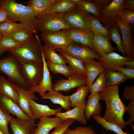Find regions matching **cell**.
<instances>
[{"instance_id":"cell-56","label":"cell","mask_w":134,"mask_h":134,"mask_svg":"<svg viewBox=\"0 0 134 134\" xmlns=\"http://www.w3.org/2000/svg\"><path fill=\"white\" fill-rule=\"evenodd\" d=\"M1 0H0V9L1 8Z\"/></svg>"},{"instance_id":"cell-31","label":"cell","mask_w":134,"mask_h":134,"mask_svg":"<svg viewBox=\"0 0 134 134\" xmlns=\"http://www.w3.org/2000/svg\"><path fill=\"white\" fill-rule=\"evenodd\" d=\"M45 60L47 62L61 64L66 65V61L62 55L58 53L56 50L45 45L42 47Z\"/></svg>"},{"instance_id":"cell-58","label":"cell","mask_w":134,"mask_h":134,"mask_svg":"<svg viewBox=\"0 0 134 134\" xmlns=\"http://www.w3.org/2000/svg\"><path fill=\"white\" fill-rule=\"evenodd\" d=\"M103 134H105V133H104L103 132Z\"/></svg>"},{"instance_id":"cell-38","label":"cell","mask_w":134,"mask_h":134,"mask_svg":"<svg viewBox=\"0 0 134 134\" xmlns=\"http://www.w3.org/2000/svg\"><path fill=\"white\" fill-rule=\"evenodd\" d=\"M105 71L100 74L95 80L89 88V92L94 95L100 93L107 87Z\"/></svg>"},{"instance_id":"cell-33","label":"cell","mask_w":134,"mask_h":134,"mask_svg":"<svg viewBox=\"0 0 134 134\" xmlns=\"http://www.w3.org/2000/svg\"><path fill=\"white\" fill-rule=\"evenodd\" d=\"M107 86H118L127 80L121 72L110 69L105 71Z\"/></svg>"},{"instance_id":"cell-48","label":"cell","mask_w":134,"mask_h":134,"mask_svg":"<svg viewBox=\"0 0 134 134\" xmlns=\"http://www.w3.org/2000/svg\"><path fill=\"white\" fill-rule=\"evenodd\" d=\"M116 71H119L123 73L126 76L127 79L134 78V69H131L124 67H118Z\"/></svg>"},{"instance_id":"cell-15","label":"cell","mask_w":134,"mask_h":134,"mask_svg":"<svg viewBox=\"0 0 134 134\" xmlns=\"http://www.w3.org/2000/svg\"><path fill=\"white\" fill-rule=\"evenodd\" d=\"M88 14V13L74 9L64 14V17L66 22L70 28L87 29Z\"/></svg>"},{"instance_id":"cell-41","label":"cell","mask_w":134,"mask_h":134,"mask_svg":"<svg viewBox=\"0 0 134 134\" xmlns=\"http://www.w3.org/2000/svg\"><path fill=\"white\" fill-rule=\"evenodd\" d=\"M12 117L0 104V130L4 134H10L8 125Z\"/></svg>"},{"instance_id":"cell-45","label":"cell","mask_w":134,"mask_h":134,"mask_svg":"<svg viewBox=\"0 0 134 134\" xmlns=\"http://www.w3.org/2000/svg\"><path fill=\"white\" fill-rule=\"evenodd\" d=\"M75 121L74 119H67L63 123L55 128L54 130L49 134H65L67 129Z\"/></svg>"},{"instance_id":"cell-7","label":"cell","mask_w":134,"mask_h":134,"mask_svg":"<svg viewBox=\"0 0 134 134\" xmlns=\"http://www.w3.org/2000/svg\"><path fill=\"white\" fill-rule=\"evenodd\" d=\"M41 33V38L45 45L55 50H65L73 42L62 30Z\"/></svg>"},{"instance_id":"cell-18","label":"cell","mask_w":134,"mask_h":134,"mask_svg":"<svg viewBox=\"0 0 134 134\" xmlns=\"http://www.w3.org/2000/svg\"><path fill=\"white\" fill-rule=\"evenodd\" d=\"M10 123L12 134H34L37 125L33 122L16 119L12 116Z\"/></svg>"},{"instance_id":"cell-34","label":"cell","mask_w":134,"mask_h":134,"mask_svg":"<svg viewBox=\"0 0 134 134\" xmlns=\"http://www.w3.org/2000/svg\"><path fill=\"white\" fill-rule=\"evenodd\" d=\"M75 9L81 12L92 14L99 18L100 11L94 0H84L82 3L76 5Z\"/></svg>"},{"instance_id":"cell-8","label":"cell","mask_w":134,"mask_h":134,"mask_svg":"<svg viewBox=\"0 0 134 134\" xmlns=\"http://www.w3.org/2000/svg\"><path fill=\"white\" fill-rule=\"evenodd\" d=\"M62 50L79 60L83 63L91 59H95L99 60L100 57L98 53L91 48L74 42L71 43L65 50Z\"/></svg>"},{"instance_id":"cell-12","label":"cell","mask_w":134,"mask_h":134,"mask_svg":"<svg viewBox=\"0 0 134 134\" xmlns=\"http://www.w3.org/2000/svg\"><path fill=\"white\" fill-rule=\"evenodd\" d=\"M86 76L74 73L67 79L62 78L57 80L53 85L52 89L55 91L68 92L75 88L86 85Z\"/></svg>"},{"instance_id":"cell-24","label":"cell","mask_w":134,"mask_h":134,"mask_svg":"<svg viewBox=\"0 0 134 134\" xmlns=\"http://www.w3.org/2000/svg\"><path fill=\"white\" fill-rule=\"evenodd\" d=\"M100 100V93L94 95L90 94L88 97L84 111L87 121L89 120L93 116L100 115L101 110V103L99 102Z\"/></svg>"},{"instance_id":"cell-46","label":"cell","mask_w":134,"mask_h":134,"mask_svg":"<svg viewBox=\"0 0 134 134\" xmlns=\"http://www.w3.org/2000/svg\"><path fill=\"white\" fill-rule=\"evenodd\" d=\"M126 107V111L128 112L130 117L127 121L125 122V127L132 125L134 121V100H131Z\"/></svg>"},{"instance_id":"cell-20","label":"cell","mask_w":134,"mask_h":134,"mask_svg":"<svg viewBox=\"0 0 134 134\" xmlns=\"http://www.w3.org/2000/svg\"><path fill=\"white\" fill-rule=\"evenodd\" d=\"M0 104L8 113L16 116L17 118L33 121L23 111L18 104L10 99L0 94Z\"/></svg>"},{"instance_id":"cell-17","label":"cell","mask_w":134,"mask_h":134,"mask_svg":"<svg viewBox=\"0 0 134 134\" xmlns=\"http://www.w3.org/2000/svg\"><path fill=\"white\" fill-rule=\"evenodd\" d=\"M29 107L35 120L37 119L56 115L57 113L61 112L63 108L61 107L56 109H52L47 105L38 104L32 99L30 100Z\"/></svg>"},{"instance_id":"cell-5","label":"cell","mask_w":134,"mask_h":134,"mask_svg":"<svg viewBox=\"0 0 134 134\" xmlns=\"http://www.w3.org/2000/svg\"><path fill=\"white\" fill-rule=\"evenodd\" d=\"M38 31L54 32L70 28L66 22L64 14L58 13H49L37 20Z\"/></svg>"},{"instance_id":"cell-10","label":"cell","mask_w":134,"mask_h":134,"mask_svg":"<svg viewBox=\"0 0 134 134\" xmlns=\"http://www.w3.org/2000/svg\"><path fill=\"white\" fill-rule=\"evenodd\" d=\"M124 0H113L101 9L99 18L104 27L108 28L114 23L115 17L123 9Z\"/></svg>"},{"instance_id":"cell-43","label":"cell","mask_w":134,"mask_h":134,"mask_svg":"<svg viewBox=\"0 0 134 134\" xmlns=\"http://www.w3.org/2000/svg\"><path fill=\"white\" fill-rule=\"evenodd\" d=\"M120 19L127 24L132 26L134 24V11L123 9L118 15Z\"/></svg>"},{"instance_id":"cell-1","label":"cell","mask_w":134,"mask_h":134,"mask_svg":"<svg viewBox=\"0 0 134 134\" xmlns=\"http://www.w3.org/2000/svg\"><path fill=\"white\" fill-rule=\"evenodd\" d=\"M118 91V86H107L100 93V100L105 101L106 105L102 118L108 122L117 125L122 130L125 127L123 117L126 107L120 97Z\"/></svg>"},{"instance_id":"cell-35","label":"cell","mask_w":134,"mask_h":134,"mask_svg":"<svg viewBox=\"0 0 134 134\" xmlns=\"http://www.w3.org/2000/svg\"><path fill=\"white\" fill-rule=\"evenodd\" d=\"M109 32L110 35V38L117 45L116 49L121 53L123 56L126 57V55L122 46V39L121 38L119 28L115 21L114 23L108 28Z\"/></svg>"},{"instance_id":"cell-47","label":"cell","mask_w":134,"mask_h":134,"mask_svg":"<svg viewBox=\"0 0 134 134\" xmlns=\"http://www.w3.org/2000/svg\"><path fill=\"white\" fill-rule=\"evenodd\" d=\"M123 97L127 100H134V86H126L123 92Z\"/></svg>"},{"instance_id":"cell-11","label":"cell","mask_w":134,"mask_h":134,"mask_svg":"<svg viewBox=\"0 0 134 134\" xmlns=\"http://www.w3.org/2000/svg\"><path fill=\"white\" fill-rule=\"evenodd\" d=\"M62 30L73 42L89 47L96 51L93 43V33L87 29L77 28Z\"/></svg>"},{"instance_id":"cell-6","label":"cell","mask_w":134,"mask_h":134,"mask_svg":"<svg viewBox=\"0 0 134 134\" xmlns=\"http://www.w3.org/2000/svg\"><path fill=\"white\" fill-rule=\"evenodd\" d=\"M20 63L23 76L29 85L31 87L37 85L43 76V62L31 61Z\"/></svg>"},{"instance_id":"cell-3","label":"cell","mask_w":134,"mask_h":134,"mask_svg":"<svg viewBox=\"0 0 134 134\" xmlns=\"http://www.w3.org/2000/svg\"><path fill=\"white\" fill-rule=\"evenodd\" d=\"M35 34L29 42L8 51L20 62L31 61L43 62L42 46L38 37Z\"/></svg>"},{"instance_id":"cell-57","label":"cell","mask_w":134,"mask_h":134,"mask_svg":"<svg viewBox=\"0 0 134 134\" xmlns=\"http://www.w3.org/2000/svg\"><path fill=\"white\" fill-rule=\"evenodd\" d=\"M0 134H4L0 130Z\"/></svg>"},{"instance_id":"cell-14","label":"cell","mask_w":134,"mask_h":134,"mask_svg":"<svg viewBox=\"0 0 134 134\" xmlns=\"http://www.w3.org/2000/svg\"><path fill=\"white\" fill-rule=\"evenodd\" d=\"M15 87L19 95L18 105L23 111L27 114L34 122L35 120L31 112L29 107L30 100H38V98L33 92L30 89H25L20 88L15 85Z\"/></svg>"},{"instance_id":"cell-49","label":"cell","mask_w":134,"mask_h":134,"mask_svg":"<svg viewBox=\"0 0 134 134\" xmlns=\"http://www.w3.org/2000/svg\"><path fill=\"white\" fill-rule=\"evenodd\" d=\"M112 0H94L97 6L100 10L107 6L112 1Z\"/></svg>"},{"instance_id":"cell-37","label":"cell","mask_w":134,"mask_h":134,"mask_svg":"<svg viewBox=\"0 0 134 134\" xmlns=\"http://www.w3.org/2000/svg\"><path fill=\"white\" fill-rule=\"evenodd\" d=\"M24 29L21 23H17L8 19L0 24V32L3 36L10 35L14 31Z\"/></svg>"},{"instance_id":"cell-40","label":"cell","mask_w":134,"mask_h":134,"mask_svg":"<svg viewBox=\"0 0 134 134\" xmlns=\"http://www.w3.org/2000/svg\"><path fill=\"white\" fill-rule=\"evenodd\" d=\"M34 34L33 33L24 29L14 31L12 33L10 36L16 41L23 44L30 41Z\"/></svg>"},{"instance_id":"cell-16","label":"cell","mask_w":134,"mask_h":134,"mask_svg":"<svg viewBox=\"0 0 134 134\" xmlns=\"http://www.w3.org/2000/svg\"><path fill=\"white\" fill-rule=\"evenodd\" d=\"M44 65V71L42 79L39 83L35 86L31 87L30 89L34 92L38 93L41 97H43L47 91L53 90V84L52 82V76L50 75L46 62L45 60L43 51L42 55Z\"/></svg>"},{"instance_id":"cell-27","label":"cell","mask_w":134,"mask_h":134,"mask_svg":"<svg viewBox=\"0 0 134 134\" xmlns=\"http://www.w3.org/2000/svg\"><path fill=\"white\" fill-rule=\"evenodd\" d=\"M89 92V88L85 85L78 87L77 91L69 96L70 107L74 108L78 106L84 111L87 103L86 97Z\"/></svg>"},{"instance_id":"cell-28","label":"cell","mask_w":134,"mask_h":134,"mask_svg":"<svg viewBox=\"0 0 134 134\" xmlns=\"http://www.w3.org/2000/svg\"><path fill=\"white\" fill-rule=\"evenodd\" d=\"M41 99L50 100L53 103L60 105L66 111L71 109L69 96L64 95L60 92L53 90L48 92L41 97Z\"/></svg>"},{"instance_id":"cell-52","label":"cell","mask_w":134,"mask_h":134,"mask_svg":"<svg viewBox=\"0 0 134 134\" xmlns=\"http://www.w3.org/2000/svg\"><path fill=\"white\" fill-rule=\"evenodd\" d=\"M125 66L127 68L134 69V60L127 62Z\"/></svg>"},{"instance_id":"cell-55","label":"cell","mask_w":134,"mask_h":134,"mask_svg":"<svg viewBox=\"0 0 134 134\" xmlns=\"http://www.w3.org/2000/svg\"><path fill=\"white\" fill-rule=\"evenodd\" d=\"M3 35L2 34V33L0 32V41H1L3 37Z\"/></svg>"},{"instance_id":"cell-21","label":"cell","mask_w":134,"mask_h":134,"mask_svg":"<svg viewBox=\"0 0 134 134\" xmlns=\"http://www.w3.org/2000/svg\"><path fill=\"white\" fill-rule=\"evenodd\" d=\"M110 40L100 34L94 33L93 43L96 51L100 57L114 52L116 48L113 47L110 42Z\"/></svg>"},{"instance_id":"cell-39","label":"cell","mask_w":134,"mask_h":134,"mask_svg":"<svg viewBox=\"0 0 134 134\" xmlns=\"http://www.w3.org/2000/svg\"><path fill=\"white\" fill-rule=\"evenodd\" d=\"M92 117L107 131L109 130L113 131L118 134H130L128 132H124L122 129L117 125L108 122L99 115L93 116Z\"/></svg>"},{"instance_id":"cell-23","label":"cell","mask_w":134,"mask_h":134,"mask_svg":"<svg viewBox=\"0 0 134 134\" xmlns=\"http://www.w3.org/2000/svg\"><path fill=\"white\" fill-rule=\"evenodd\" d=\"M40 119L34 134H49L51 129L66 121L57 116L54 118L44 117Z\"/></svg>"},{"instance_id":"cell-30","label":"cell","mask_w":134,"mask_h":134,"mask_svg":"<svg viewBox=\"0 0 134 134\" xmlns=\"http://www.w3.org/2000/svg\"><path fill=\"white\" fill-rule=\"evenodd\" d=\"M65 59L74 73L80 74L86 76V73L83 63L79 60L74 58L60 50H56Z\"/></svg>"},{"instance_id":"cell-50","label":"cell","mask_w":134,"mask_h":134,"mask_svg":"<svg viewBox=\"0 0 134 134\" xmlns=\"http://www.w3.org/2000/svg\"><path fill=\"white\" fill-rule=\"evenodd\" d=\"M123 8L134 11V0H125L123 4Z\"/></svg>"},{"instance_id":"cell-22","label":"cell","mask_w":134,"mask_h":134,"mask_svg":"<svg viewBox=\"0 0 134 134\" xmlns=\"http://www.w3.org/2000/svg\"><path fill=\"white\" fill-rule=\"evenodd\" d=\"M57 0H29L27 4L33 9L38 20L49 13L53 4Z\"/></svg>"},{"instance_id":"cell-25","label":"cell","mask_w":134,"mask_h":134,"mask_svg":"<svg viewBox=\"0 0 134 134\" xmlns=\"http://www.w3.org/2000/svg\"><path fill=\"white\" fill-rule=\"evenodd\" d=\"M87 29L93 33H97L111 40L108 28L104 27L99 17L88 13L86 21Z\"/></svg>"},{"instance_id":"cell-42","label":"cell","mask_w":134,"mask_h":134,"mask_svg":"<svg viewBox=\"0 0 134 134\" xmlns=\"http://www.w3.org/2000/svg\"><path fill=\"white\" fill-rule=\"evenodd\" d=\"M21 44L10 35L3 36L0 41V49L7 51L18 47Z\"/></svg>"},{"instance_id":"cell-19","label":"cell","mask_w":134,"mask_h":134,"mask_svg":"<svg viewBox=\"0 0 134 134\" xmlns=\"http://www.w3.org/2000/svg\"><path fill=\"white\" fill-rule=\"evenodd\" d=\"M86 73V86L89 87L98 75L105 71L106 69L98 61L91 59L83 63Z\"/></svg>"},{"instance_id":"cell-36","label":"cell","mask_w":134,"mask_h":134,"mask_svg":"<svg viewBox=\"0 0 134 134\" xmlns=\"http://www.w3.org/2000/svg\"><path fill=\"white\" fill-rule=\"evenodd\" d=\"M47 66L50 71L53 73L61 74L68 78L74 74L69 66L66 65H61L46 62Z\"/></svg>"},{"instance_id":"cell-53","label":"cell","mask_w":134,"mask_h":134,"mask_svg":"<svg viewBox=\"0 0 134 134\" xmlns=\"http://www.w3.org/2000/svg\"><path fill=\"white\" fill-rule=\"evenodd\" d=\"M71 1L76 5L82 3L84 0H71Z\"/></svg>"},{"instance_id":"cell-54","label":"cell","mask_w":134,"mask_h":134,"mask_svg":"<svg viewBox=\"0 0 134 134\" xmlns=\"http://www.w3.org/2000/svg\"><path fill=\"white\" fill-rule=\"evenodd\" d=\"M6 51L5 50L0 49V56Z\"/></svg>"},{"instance_id":"cell-51","label":"cell","mask_w":134,"mask_h":134,"mask_svg":"<svg viewBox=\"0 0 134 134\" xmlns=\"http://www.w3.org/2000/svg\"><path fill=\"white\" fill-rule=\"evenodd\" d=\"M8 19L7 13L2 9H0V24Z\"/></svg>"},{"instance_id":"cell-32","label":"cell","mask_w":134,"mask_h":134,"mask_svg":"<svg viewBox=\"0 0 134 134\" xmlns=\"http://www.w3.org/2000/svg\"><path fill=\"white\" fill-rule=\"evenodd\" d=\"M76 5L71 0H57L53 4L49 13L64 14L75 9Z\"/></svg>"},{"instance_id":"cell-9","label":"cell","mask_w":134,"mask_h":134,"mask_svg":"<svg viewBox=\"0 0 134 134\" xmlns=\"http://www.w3.org/2000/svg\"><path fill=\"white\" fill-rule=\"evenodd\" d=\"M115 19L122 35V46L126 55L134 59V41L131 26L121 20L118 15Z\"/></svg>"},{"instance_id":"cell-4","label":"cell","mask_w":134,"mask_h":134,"mask_svg":"<svg viewBox=\"0 0 134 134\" xmlns=\"http://www.w3.org/2000/svg\"><path fill=\"white\" fill-rule=\"evenodd\" d=\"M0 71L6 75L8 80L17 86L25 89L31 87L22 74L21 65L13 55L0 59Z\"/></svg>"},{"instance_id":"cell-2","label":"cell","mask_w":134,"mask_h":134,"mask_svg":"<svg viewBox=\"0 0 134 134\" xmlns=\"http://www.w3.org/2000/svg\"><path fill=\"white\" fill-rule=\"evenodd\" d=\"M1 8L7 13L8 20L14 22H20L25 29L34 34L38 33L37 20L31 7L15 0H3Z\"/></svg>"},{"instance_id":"cell-26","label":"cell","mask_w":134,"mask_h":134,"mask_svg":"<svg viewBox=\"0 0 134 134\" xmlns=\"http://www.w3.org/2000/svg\"><path fill=\"white\" fill-rule=\"evenodd\" d=\"M15 86L14 83L4 76H0V94L10 99L18 104L19 94Z\"/></svg>"},{"instance_id":"cell-29","label":"cell","mask_w":134,"mask_h":134,"mask_svg":"<svg viewBox=\"0 0 134 134\" xmlns=\"http://www.w3.org/2000/svg\"><path fill=\"white\" fill-rule=\"evenodd\" d=\"M56 115L65 121L68 119H73L78 121L80 124L85 125L86 124L87 121L84 111L77 106L65 112L57 113Z\"/></svg>"},{"instance_id":"cell-13","label":"cell","mask_w":134,"mask_h":134,"mask_svg":"<svg viewBox=\"0 0 134 134\" xmlns=\"http://www.w3.org/2000/svg\"><path fill=\"white\" fill-rule=\"evenodd\" d=\"M99 63L106 69L116 71L118 67H124L128 62L134 60L132 58L123 57L113 52L100 57Z\"/></svg>"},{"instance_id":"cell-44","label":"cell","mask_w":134,"mask_h":134,"mask_svg":"<svg viewBox=\"0 0 134 134\" xmlns=\"http://www.w3.org/2000/svg\"><path fill=\"white\" fill-rule=\"evenodd\" d=\"M65 134H96V132L89 126H80L73 130L68 128L66 131Z\"/></svg>"}]
</instances>
